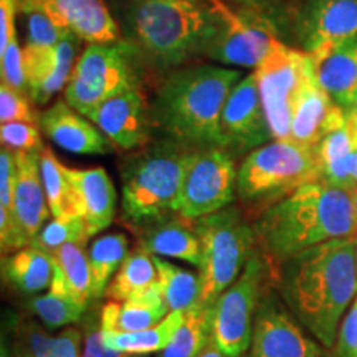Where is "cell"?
Instances as JSON below:
<instances>
[{
    "label": "cell",
    "instance_id": "18",
    "mask_svg": "<svg viewBox=\"0 0 357 357\" xmlns=\"http://www.w3.org/2000/svg\"><path fill=\"white\" fill-rule=\"evenodd\" d=\"M40 153H15L17 176L15 197H13V218L20 248L32 242L52 215L45 194Z\"/></svg>",
    "mask_w": 357,
    "mask_h": 357
},
{
    "label": "cell",
    "instance_id": "37",
    "mask_svg": "<svg viewBox=\"0 0 357 357\" xmlns=\"http://www.w3.org/2000/svg\"><path fill=\"white\" fill-rule=\"evenodd\" d=\"M88 231L84 220L82 217L75 218H53L43 225V229L33 236L32 245L33 248L53 257L61 247L71 242H88Z\"/></svg>",
    "mask_w": 357,
    "mask_h": 357
},
{
    "label": "cell",
    "instance_id": "35",
    "mask_svg": "<svg viewBox=\"0 0 357 357\" xmlns=\"http://www.w3.org/2000/svg\"><path fill=\"white\" fill-rule=\"evenodd\" d=\"M154 257L158 266L160 289L169 311H187L199 303L200 298V275L192 273L185 268L174 265L162 257Z\"/></svg>",
    "mask_w": 357,
    "mask_h": 357
},
{
    "label": "cell",
    "instance_id": "7",
    "mask_svg": "<svg viewBox=\"0 0 357 357\" xmlns=\"http://www.w3.org/2000/svg\"><path fill=\"white\" fill-rule=\"evenodd\" d=\"M202 243L204 260L199 268V306L211 307L238 278L258 245L255 225L238 207L222 208L192 222Z\"/></svg>",
    "mask_w": 357,
    "mask_h": 357
},
{
    "label": "cell",
    "instance_id": "4",
    "mask_svg": "<svg viewBox=\"0 0 357 357\" xmlns=\"http://www.w3.org/2000/svg\"><path fill=\"white\" fill-rule=\"evenodd\" d=\"M242 77L222 65H187L167 73L149 102L153 132L194 149L223 147L222 111Z\"/></svg>",
    "mask_w": 357,
    "mask_h": 357
},
{
    "label": "cell",
    "instance_id": "47",
    "mask_svg": "<svg viewBox=\"0 0 357 357\" xmlns=\"http://www.w3.org/2000/svg\"><path fill=\"white\" fill-rule=\"evenodd\" d=\"M351 184H352L351 190L357 189V142H356L354 153H352V159H351Z\"/></svg>",
    "mask_w": 357,
    "mask_h": 357
},
{
    "label": "cell",
    "instance_id": "31",
    "mask_svg": "<svg viewBox=\"0 0 357 357\" xmlns=\"http://www.w3.org/2000/svg\"><path fill=\"white\" fill-rule=\"evenodd\" d=\"M189 311V310H187ZM187 311H171L160 323L136 333L113 334L102 333L105 342L111 349L131 352V354H153L166 349L176 333L184 324Z\"/></svg>",
    "mask_w": 357,
    "mask_h": 357
},
{
    "label": "cell",
    "instance_id": "40",
    "mask_svg": "<svg viewBox=\"0 0 357 357\" xmlns=\"http://www.w3.org/2000/svg\"><path fill=\"white\" fill-rule=\"evenodd\" d=\"M101 307H93L83 321V352L82 357H147L142 354H131V352H123L111 349L105 342L101 328Z\"/></svg>",
    "mask_w": 357,
    "mask_h": 357
},
{
    "label": "cell",
    "instance_id": "49",
    "mask_svg": "<svg viewBox=\"0 0 357 357\" xmlns=\"http://www.w3.org/2000/svg\"><path fill=\"white\" fill-rule=\"evenodd\" d=\"M351 197H352V205H354V213H356V220H357V189L351 190Z\"/></svg>",
    "mask_w": 357,
    "mask_h": 357
},
{
    "label": "cell",
    "instance_id": "14",
    "mask_svg": "<svg viewBox=\"0 0 357 357\" xmlns=\"http://www.w3.org/2000/svg\"><path fill=\"white\" fill-rule=\"evenodd\" d=\"M22 13L40 12L83 42L114 43L121 40L118 20L105 0H15Z\"/></svg>",
    "mask_w": 357,
    "mask_h": 357
},
{
    "label": "cell",
    "instance_id": "32",
    "mask_svg": "<svg viewBox=\"0 0 357 357\" xmlns=\"http://www.w3.org/2000/svg\"><path fill=\"white\" fill-rule=\"evenodd\" d=\"M40 167L47 202L53 218H75L79 215L78 199L75 187L71 184L66 166L56 159L50 147H43L40 154Z\"/></svg>",
    "mask_w": 357,
    "mask_h": 357
},
{
    "label": "cell",
    "instance_id": "9",
    "mask_svg": "<svg viewBox=\"0 0 357 357\" xmlns=\"http://www.w3.org/2000/svg\"><path fill=\"white\" fill-rule=\"evenodd\" d=\"M271 268L276 266L261 252H255L238 278L212 306V337L229 357H242L252 344L255 316Z\"/></svg>",
    "mask_w": 357,
    "mask_h": 357
},
{
    "label": "cell",
    "instance_id": "43",
    "mask_svg": "<svg viewBox=\"0 0 357 357\" xmlns=\"http://www.w3.org/2000/svg\"><path fill=\"white\" fill-rule=\"evenodd\" d=\"M337 357H357V298L339 326Z\"/></svg>",
    "mask_w": 357,
    "mask_h": 357
},
{
    "label": "cell",
    "instance_id": "30",
    "mask_svg": "<svg viewBox=\"0 0 357 357\" xmlns=\"http://www.w3.org/2000/svg\"><path fill=\"white\" fill-rule=\"evenodd\" d=\"M354 147L356 142L347 123L326 134L316 146L321 181L351 192V159Z\"/></svg>",
    "mask_w": 357,
    "mask_h": 357
},
{
    "label": "cell",
    "instance_id": "2",
    "mask_svg": "<svg viewBox=\"0 0 357 357\" xmlns=\"http://www.w3.org/2000/svg\"><path fill=\"white\" fill-rule=\"evenodd\" d=\"M281 266L278 280L289 307L321 344L331 347L357 294V236L318 245Z\"/></svg>",
    "mask_w": 357,
    "mask_h": 357
},
{
    "label": "cell",
    "instance_id": "39",
    "mask_svg": "<svg viewBox=\"0 0 357 357\" xmlns=\"http://www.w3.org/2000/svg\"><path fill=\"white\" fill-rule=\"evenodd\" d=\"M0 139L2 147H7L13 153H40L45 147L40 129L33 123H3L0 126Z\"/></svg>",
    "mask_w": 357,
    "mask_h": 357
},
{
    "label": "cell",
    "instance_id": "15",
    "mask_svg": "<svg viewBox=\"0 0 357 357\" xmlns=\"http://www.w3.org/2000/svg\"><path fill=\"white\" fill-rule=\"evenodd\" d=\"M89 121L101 129L114 149L124 153L147 146L153 136L149 102L139 88L126 89L109 98L89 116Z\"/></svg>",
    "mask_w": 357,
    "mask_h": 357
},
{
    "label": "cell",
    "instance_id": "38",
    "mask_svg": "<svg viewBox=\"0 0 357 357\" xmlns=\"http://www.w3.org/2000/svg\"><path fill=\"white\" fill-rule=\"evenodd\" d=\"M24 15L26 17V42L24 50H50L68 33L66 30L53 24L43 13L30 12L24 13Z\"/></svg>",
    "mask_w": 357,
    "mask_h": 357
},
{
    "label": "cell",
    "instance_id": "36",
    "mask_svg": "<svg viewBox=\"0 0 357 357\" xmlns=\"http://www.w3.org/2000/svg\"><path fill=\"white\" fill-rule=\"evenodd\" d=\"M29 307L50 329L79 323L88 310L86 306L79 305L78 301L55 287L48 288L47 294L33 296L29 301Z\"/></svg>",
    "mask_w": 357,
    "mask_h": 357
},
{
    "label": "cell",
    "instance_id": "20",
    "mask_svg": "<svg viewBox=\"0 0 357 357\" xmlns=\"http://www.w3.org/2000/svg\"><path fill=\"white\" fill-rule=\"evenodd\" d=\"M346 123V111L321 86L318 73H312L294 101L291 141L306 147H316L326 134L342 128Z\"/></svg>",
    "mask_w": 357,
    "mask_h": 357
},
{
    "label": "cell",
    "instance_id": "16",
    "mask_svg": "<svg viewBox=\"0 0 357 357\" xmlns=\"http://www.w3.org/2000/svg\"><path fill=\"white\" fill-rule=\"evenodd\" d=\"M250 357H321V349L289 318L276 298L266 294L255 316Z\"/></svg>",
    "mask_w": 357,
    "mask_h": 357
},
{
    "label": "cell",
    "instance_id": "13",
    "mask_svg": "<svg viewBox=\"0 0 357 357\" xmlns=\"http://www.w3.org/2000/svg\"><path fill=\"white\" fill-rule=\"evenodd\" d=\"M301 52L312 60L357 35V0H303L294 17Z\"/></svg>",
    "mask_w": 357,
    "mask_h": 357
},
{
    "label": "cell",
    "instance_id": "48",
    "mask_svg": "<svg viewBox=\"0 0 357 357\" xmlns=\"http://www.w3.org/2000/svg\"><path fill=\"white\" fill-rule=\"evenodd\" d=\"M347 126H349L352 137H354V141L357 142V116L356 114H347Z\"/></svg>",
    "mask_w": 357,
    "mask_h": 357
},
{
    "label": "cell",
    "instance_id": "12",
    "mask_svg": "<svg viewBox=\"0 0 357 357\" xmlns=\"http://www.w3.org/2000/svg\"><path fill=\"white\" fill-rule=\"evenodd\" d=\"M220 131L223 149L234 158L273 141L255 71L243 75L231 88L222 111Z\"/></svg>",
    "mask_w": 357,
    "mask_h": 357
},
{
    "label": "cell",
    "instance_id": "21",
    "mask_svg": "<svg viewBox=\"0 0 357 357\" xmlns=\"http://www.w3.org/2000/svg\"><path fill=\"white\" fill-rule=\"evenodd\" d=\"M38 124L53 144L71 154L105 155L114 149L101 129L71 108L65 100H56L48 106L40 114Z\"/></svg>",
    "mask_w": 357,
    "mask_h": 357
},
{
    "label": "cell",
    "instance_id": "19",
    "mask_svg": "<svg viewBox=\"0 0 357 357\" xmlns=\"http://www.w3.org/2000/svg\"><path fill=\"white\" fill-rule=\"evenodd\" d=\"M280 42L281 40L270 26L253 24L242 13L235 12L225 33L217 40L212 52L208 53V60L229 68L236 66L255 71Z\"/></svg>",
    "mask_w": 357,
    "mask_h": 357
},
{
    "label": "cell",
    "instance_id": "34",
    "mask_svg": "<svg viewBox=\"0 0 357 357\" xmlns=\"http://www.w3.org/2000/svg\"><path fill=\"white\" fill-rule=\"evenodd\" d=\"M213 307L192 306L187 311L184 324L166 349L159 352L158 357H200L212 339Z\"/></svg>",
    "mask_w": 357,
    "mask_h": 357
},
{
    "label": "cell",
    "instance_id": "45",
    "mask_svg": "<svg viewBox=\"0 0 357 357\" xmlns=\"http://www.w3.org/2000/svg\"><path fill=\"white\" fill-rule=\"evenodd\" d=\"M223 2L230 7H238L250 12H260L261 7V0H223Z\"/></svg>",
    "mask_w": 357,
    "mask_h": 357
},
{
    "label": "cell",
    "instance_id": "46",
    "mask_svg": "<svg viewBox=\"0 0 357 357\" xmlns=\"http://www.w3.org/2000/svg\"><path fill=\"white\" fill-rule=\"evenodd\" d=\"M200 357H229L225 354V352H223L220 347L217 346V342L213 341V337L211 339V341H208V344H207V347H205V351L202 352V356Z\"/></svg>",
    "mask_w": 357,
    "mask_h": 357
},
{
    "label": "cell",
    "instance_id": "33",
    "mask_svg": "<svg viewBox=\"0 0 357 357\" xmlns=\"http://www.w3.org/2000/svg\"><path fill=\"white\" fill-rule=\"evenodd\" d=\"M129 240L124 234H108L96 238L88 250L89 270H91V296L98 300L105 296L111 278L119 270L128 255Z\"/></svg>",
    "mask_w": 357,
    "mask_h": 357
},
{
    "label": "cell",
    "instance_id": "42",
    "mask_svg": "<svg viewBox=\"0 0 357 357\" xmlns=\"http://www.w3.org/2000/svg\"><path fill=\"white\" fill-rule=\"evenodd\" d=\"M0 73H2V83L29 93L26 91L24 48L20 47L19 37H13L6 50L0 52Z\"/></svg>",
    "mask_w": 357,
    "mask_h": 357
},
{
    "label": "cell",
    "instance_id": "41",
    "mask_svg": "<svg viewBox=\"0 0 357 357\" xmlns=\"http://www.w3.org/2000/svg\"><path fill=\"white\" fill-rule=\"evenodd\" d=\"M29 93L8 86L7 83L0 84V123L25 121L37 124Z\"/></svg>",
    "mask_w": 357,
    "mask_h": 357
},
{
    "label": "cell",
    "instance_id": "27",
    "mask_svg": "<svg viewBox=\"0 0 357 357\" xmlns=\"http://www.w3.org/2000/svg\"><path fill=\"white\" fill-rule=\"evenodd\" d=\"M160 288L154 257L141 245L129 252L106 288L109 301H128Z\"/></svg>",
    "mask_w": 357,
    "mask_h": 357
},
{
    "label": "cell",
    "instance_id": "5",
    "mask_svg": "<svg viewBox=\"0 0 357 357\" xmlns=\"http://www.w3.org/2000/svg\"><path fill=\"white\" fill-rule=\"evenodd\" d=\"M197 151L160 137L121 160V211L129 227L137 230L146 223L177 213L187 169Z\"/></svg>",
    "mask_w": 357,
    "mask_h": 357
},
{
    "label": "cell",
    "instance_id": "1",
    "mask_svg": "<svg viewBox=\"0 0 357 357\" xmlns=\"http://www.w3.org/2000/svg\"><path fill=\"white\" fill-rule=\"evenodd\" d=\"M234 13L223 0H123L118 24L142 63L171 73L208 58Z\"/></svg>",
    "mask_w": 357,
    "mask_h": 357
},
{
    "label": "cell",
    "instance_id": "6",
    "mask_svg": "<svg viewBox=\"0 0 357 357\" xmlns=\"http://www.w3.org/2000/svg\"><path fill=\"white\" fill-rule=\"evenodd\" d=\"M321 181L316 147L273 139L245 155L238 167L236 195L250 207L280 202L301 185Z\"/></svg>",
    "mask_w": 357,
    "mask_h": 357
},
{
    "label": "cell",
    "instance_id": "17",
    "mask_svg": "<svg viewBox=\"0 0 357 357\" xmlns=\"http://www.w3.org/2000/svg\"><path fill=\"white\" fill-rule=\"evenodd\" d=\"M79 42L83 40L68 32L50 50H24L26 91L35 105H48L63 91L77 63Z\"/></svg>",
    "mask_w": 357,
    "mask_h": 357
},
{
    "label": "cell",
    "instance_id": "10",
    "mask_svg": "<svg viewBox=\"0 0 357 357\" xmlns=\"http://www.w3.org/2000/svg\"><path fill=\"white\" fill-rule=\"evenodd\" d=\"M273 139H291L293 106L306 79L316 73L307 53L280 42L255 70Z\"/></svg>",
    "mask_w": 357,
    "mask_h": 357
},
{
    "label": "cell",
    "instance_id": "24",
    "mask_svg": "<svg viewBox=\"0 0 357 357\" xmlns=\"http://www.w3.org/2000/svg\"><path fill=\"white\" fill-rule=\"evenodd\" d=\"M162 289L142 294L128 301H108L101 307L102 333H136L158 324L169 314Z\"/></svg>",
    "mask_w": 357,
    "mask_h": 357
},
{
    "label": "cell",
    "instance_id": "11",
    "mask_svg": "<svg viewBox=\"0 0 357 357\" xmlns=\"http://www.w3.org/2000/svg\"><path fill=\"white\" fill-rule=\"evenodd\" d=\"M238 167L223 147L199 149L187 169L177 202V213L185 220H197L230 207L236 195Z\"/></svg>",
    "mask_w": 357,
    "mask_h": 357
},
{
    "label": "cell",
    "instance_id": "23",
    "mask_svg": "<svg viewBox=\"0 0 357 357\" xmlns=\"http://www.w3.org/2000/svg\"><path fill=\"white\" fill-rule=\"evenodd\" d=\"M139 245L151 255L182 260L189 265L200 268L204 260L202 243L190 220L178 213L149 222L136 230Z\"/></svg>",
    "mask_w": 357,
    "mask_h": 357
},
{
    "label": "cell",
    "instance_id": "8",
    "mask_svg": "<svg viewBox=\"0 0 357 357\" xmlns=\"http://www.w3.org/2000/svg\"><path fill=\"white\" fill-rule=\"evenodd\" d=\"M139 61L126 40L86 45L63 89V100L89 119L98 106L109 98L139 88Z\"/></svg>",
    "mask_w": 357,
    "mask_h": 357
},
{
    "label": "cell",
    "instance_id": "44",
    "mask_svg": "<svg viewBox=\"0 0 357 357\" xmlns=\"http://www.w3.org/2000/svg\"><path fill=\"white\" fill-rule=\"evenodd\" d=\"M17 12L15 0H0V52L6 50L12 38L17 37Z\"/></svg>",
    "mask_w": 357,
    "mask_h": 357
},
{
    "label": "cell",
    "instance_id": "50",
    "mask_svg": "<svg viewBox=\"0 0 357 357\" xmlns=\"http://www.w3.org/2000/svg\"><path fill=\"white\" fill-rule=\"evenodd\" d=\"M347 114H356L357 116V95H356V98H354V101H352V105H351V108L346 111Z\"/></svg>",
    "mask_w": 357,
    "mask_h": 357
},
{
    "label": "cell",
    "instance_id": "22",
    "mask_svg": "<svg viewBox=\"0 0 357 357\" xmlns=\"http://www.w3.org/2000/svg\"><path fill=\"white\" fill-rule=\"evenodd\" d=\"M78 199L79 215L86 225L88 236H95L108 229L116 215L118 194L105 167L71 169L66 167Z\"/></svg>",
    "mask_w": 357,
    "mask_h": 357
},
{
    "label": "cell",
    "instance_id": "3",
    "mask_svg": "<svg viewBox=\"0 0 357 357\" xmlns=\"http://www.w3.org/2000/svg\"><path fill=\"white\" fill-rule=\"evenodd\" d=\"M255 230L261 253L275 266L331 240L357 236L351 192L324 181L301 185L263 211Z\"/></svg>",
    "mask_w": 357,
    "mask_h": 357
},
{
    "label": "cell",
    "instance_id": "26",
    "mask_svg": "<svg viewBox=\"0 0 357 357\" xmlns=\"http://www.w3.org/2000/svg\"><path fill=\"white\" fill-rule=\"evenodd\" d=\"M83 328L68 326L58 334H48L42 326L26 321L17 329L13 357H82Z\"/></svg>",
    "mask_w": 357,
    "mask_h": 357
},
{
    "label": "cell",
    "instance_id": "28",
    "mask_svg": "<svg viewBox=\"0 0 357 357\" xmlns=\"http://www.w3.org/2000/svg\"><path fill=\"white\" fill-rule=\"evenodd\" d=\"M3 278L15 291L37 296L43 289L50 288L53 257L26 245L3 258Z\"/></svg>",
    "mask_w": 357,
    "mask_h": 357
},
{
    "label": "cell",
    "instance_id": "29",
    "mask_svg": "<svg viewBox=\"0 0 357 357\" xmlns=\"http://www.w3.org/2000/svg\"><path fill=\"white\" fill-rule=\"evenodd\" d=\"M82 242H71L61 247L53 255V278L50 287H55L78 301L89 306L91 296V270L88 253Z\"/></svg>",
    "mask_w": 357,
    "mask_h": 357
},
{
    "label": "cell",
    "instance_id": "25",
    "mask_svg": "<svg viewBox=\"0 0 357 357\" xmlns=\"http://www.w3.org/2000/svg\"><path fill=\"white\" fill-rule=\"evenodd\" d=\"M312 61L321 86L337 106L349 109L357 95V35Z\"/></svg>",
    "mask_w": 357,
    "mask_h": 357
}]
</instances>
